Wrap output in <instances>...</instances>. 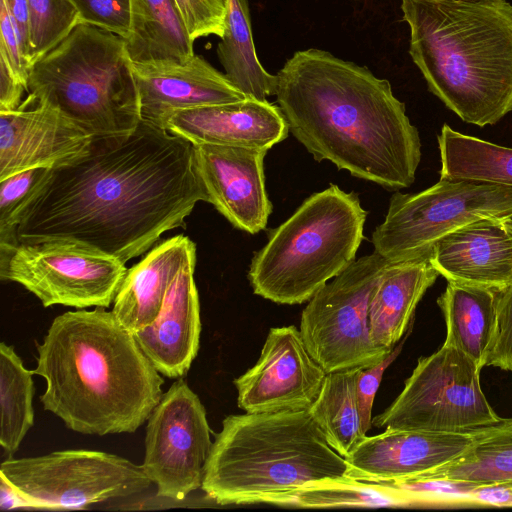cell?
Returning <instances> with one entry per match:
<instances>
[{
  "label": "cell",
  "instance_id": "cell-23",
  "mask_svg": "<svg viewBox=\"0 0 512 512\" xmlns=\"http://www.w3.org/2000/svg\"><path fill=\"white\" fill-rule=\"evenodd\" d=\"M439 276L429 255L388 263L371 294L368 323L373 343L390 353L402 339L416 306Z\"/></svg>",
  "mask_w": 512,
  "mask_h": 512
},
{
  "label": "cell",
  "instance_id": "cell-16",
  "mask_svg": "<svg viewBox=\"0 0 512 512\" xmlns=\"http://www.w3.org/2000/svg\"><path fill=\"white\" fill-rule=\"evenodd\" d=\"M267 150L193 145L194 169L207 202L235 228L256 234L266 228L272 204L265 187Z\"/></svg>",
  "mask_w": 512,
  "mask_h": 512
},
{
  "label": "cell",
  "instance_id": "cell-8",
  "mask_svg": "<svg viewBox=\"0 0 512 512\" xmlns=\"http://www.w3.org/2000/svg\"><path fill=\"white\" fill-rule=\"evenodd\" d=\"M510 217L511 187L440 179L418 193L393 194L371 242L376 253L395 263L429 255L441 238L468 224Z\"/></svg>",
  "mask_w": 512,
  "mask_h": 512
},
{
  "label": "cell",
  "instance_id": "cell-22",
  "mask_svg": "<svg viewBox=\"0 0 512 512\" xmlns=\"http://www.w3.org/2000/svg\"><path fill=\"white\" fill-rule=\"evenodd\" d=\"M196 257V246L177 235L154 245L127 272L114 299L112 312L130 332L151 324L183 266Z\"/></svg>",
  "mask_w": 512,
  "mask_h": 512
},
{
  "label": "cell",
  "instance_id": "cell-24",
  "mask_svg": "<svg viewBox=\"0 0 512 512\" xmlns=\"http://www.w3.org/2000/svg\"><path fill=\"white\" fill-rule=\"evenodd\" d=\"M437 304L446 325L444 344L462 351L483 368L497 332L495 292L448 282Z\"/></svg>",
  "mask_w": 512,
  "mask_h": 512
},
{
  "label": "cell",
  "instance_id": "cell-2",
  "mask_svg": "<svg viewBox=\"0 0 512 512\" xmlns=\"http://www.w3.org/2000/svg\"><path fill=\"white\" fill-rule=\"evenodd\" d=\"M276 78L289 132L316 161L391 191L413 184L420 136L387 79L318 48L296 51Z\"/></svg>",
  "mask_w": 512,
  "mask_h": 512
},
{
  "label": "cell",
  "instance_id": "cell-19",
  "mask_svg": "<svg viewBox=\"0 0 512 512\" xmlns=\"http://www.w3.org/2000/svg\"><path fill=\"white\" fill-rule=\"evenodd\" d=\"M429 260L447 282L500 291L512 282V229L506 219H485L441 238Z\"/></svg>",
  "mask_w": 512,
  "mask_h": 512
},
{
  "label": "cell",
  "instance_id": "cell-39",
  "mask_svg": "<svg viewBox=\"0 0 512 512\" xmlns=\"http://www.w3.org/2000/svg\"><path fill=\"white\" fill-rule=\"evenodd\" d=\"M28 89L16 77L7 61L0 56V111H12L23 102Z\"/></svg>",
  "mask_w": 512,
  "mask_h": 512
},
{
  "label": "cell",
  "instance_id": "cell-21",
  "mask_svg": "<svg viewBox=\"0 0 512 512\" xmlns=\"http://www.w3.org/2000/svg\"><path fill=\"white\" fill-rule=\"evenodd\" d=\"M195 265L196 257L183 266L156 319L133 333L155 368L171 379L186 375L199 350L201 319Z\"/></svg>",
  "mask_w": 512,
  "mask_h": 512
},
{
  "label": "cell",
  "instance_id": "cell-28",
  "mask_svg": "<svg viewBox=\"0 0 512 512\" xmlns=\"http://www.w3.org/2000/svg\"><path fill=\"white\" fill-rule=\"evenodd\" d=\"M360 368L327 373L308 409L327 443L345 459L367 436L361 421L356 381Z\"/></svg>",
  "mask_w": 512,
  "mask_h": 512
},
{
  "label": "cell",
  "instance_id": "cell-38",
  "mask_svg": "<svg viewBox=\"0 0 512 512\" xmlns=\"http://www.w3.org/2000/svg\"><path fill=\"white\" fill-rule=\"evenodd\" d=\"M0 56L12 68L16 77L28 89L31 65L26 59L22 45L4 0H0Z\"/></svg>",
  "mask_w": 512,
  "mask_h": 512
},
{
  "label": "cell",
  "instance_id": "cell-3",
  "mask_svg": "<svg viewBox=\"0 0 512 512\" xmlns=\"http://www.w3.org/2000/svg\"><path fill=\"white\" fill-rule=\"evenodd\" d=\"M43 408L87 435L133 433L151 415L164 379L132 332L103 307L65 312L37 345Z\"/></svg>",
  "mask_w": 512,
  "mask_h": 512
},
{
  "label": "cell",
  "instance_id": "cell-33",
  "mask_svg": "<svg viewBox=\"0 0 512 512\" xmlns=\"http://www.w3.org/2000/svg\"><path fill=\"white\" fill-rule=\"evenodd\" d=\"M48 168L21 171L0 181V252L20 243L17 230L22 210Z\"/></svg>",
  "mask_w": 512,
  "mask_h": 512
},
{
  "label": "cell",
  "instance_id": "cell-35",
  "mask_svg": "<svg viewBox=\"0 0 512 512\" xmlns=\"http://www.w3.org/2000/svg\"><path fill=\"white\" fill-rule=\"evenodd\" d=\"M81 24L112 32L127 41L132 34L131 0H69Z\"/></svg>",
  "mask_w": 512,
  "mask_h": 512
},
{
  "label": "cell",
  "instance_id": "cell-27",
  "mask_svg": "<svg viewBox=\"0 0 512 512\" xmlns=\"http://www.w3.org/2000/svg\"><path fill=\"white\" fill-rule=\"evenodd\" d=\"M226 30L216 53L225 75L247 97L267 100L276 93V75L261 65L255 50L247 0H228Z\"/></svg>",
  "mask_w": 512,
  "mask_h": 512
},
{
  "label": "cell",
  "instance_id": "cell-6",
  "mask_svg": "<svg viewBox=\"0 0 512 512\" xmlns=\"http://www.w3.org/2000/svg\"><path fill=\"white\" fill-rule=\"evenodd\" d=\"M366 216L357 194L337 185L309 196L254 254V294L278 304L307 302L356 260Z\"/></svg>",
  "mask_w": 512,
  "mask_h": 512
},
{
  "label": "cell",
  "instance_id": "cell-18",
  "mask_svg": "<svg viewBox=\"0 0 512 512\" xmlns=\"http://www.w3.org/2000/svg\"><path fill=\"white\" fill-rule=\"evenodd\" d=\"M467 433L385 429L366 436L346 458L347 477L372 483L406 481L462 454L471 444Z\"/></svg>",
  "mask_w": 512,
  "mask_h": 512
},
{
  "label": "cell",
  "instance_id": "cell-37",
  "mask_svg": "<svg viewBox=\"0 0 512 512\" xmlns=\"http://www.w3.org/2000/svg\"><path fill=\"white\" fill-rule=\"evenodd\" d=\"M402 346L403 342L397 344L383 360L370 367L360 368L358 372L356 381L357 399L365 433L372 427L373 403L384 372L396 359Z\"/></svg>",
  "mask_w": 512,
  "mask_h": 512
},
{
  "label": "cell",
  "instance_id": "cell-7",
  "mask_svg": "<svg viewBox=\"0 0 512 512\" xmlns=\"http://www.w3.org/2000/svg\"><path fill=\"white\" fill-rule=\"evenodd\" d=\"M28 93L92 137L130 134L142 121L125 39L92 25L79 24L33 63Z\"/></svg>",
  "mask_w": 512,
  "mask_h": 512
},
{
  "label": "cell",
  "instance_id": "cell-29",
  "mask_svg": "<svg viewBox=\"0 0 512 512\" xmlns=\"http://www.w3.org/2000/svg\"><path fill=\"white\" fill-rule=\"evenodd\" d=\"M440 179L467 180L512 188V148L462 134L447 124L437 136Z\"/></svg>",
  "mask_w": 512,
  "mask_h": 512
},
{
  "label": "cell",
  "instance_id": "cell-31",
  "mask_svg": "<svg viewBox=\"0 0 512 512\" xmlns=\"http://www.w3.org/2000/svg\"><path fill=\"white\" fill-rule=\"evenodd\" d=\"M280 506L301 508L416 507L404 491L349 477L310 482L287 495Z\"/></svg>",
  "mask_w": 512,
  "mask_h": 512
},
{
  "label": "cell",
  "instance_id": "cell-14",
  "mask_svg": "<svg viewBox=\"0 0 512 512\" xmlns=\"http://www.w3.org/2000/svg\"><path fill=\"white\" fill-rule=\"evenodd\" d=\"M326 375L296 326L271 328L255 365L234 380L238 407L247 413L308 410Z\"/></svg>",
  "mask_w": 512,
  "mask_h": 512
},
{
  "label": "cell",
  "instance_id": "cell-40",
  "mask_svg": "<svg viewBox=\"0 0 512 512\" xmlns=\"http://www.w3.org/2000/svg\"><path fill=\"white\" fill-rule=\"evenodd\" d=\"M467 505L512 507V483L476 486L469 493Z\"/></svg>",
  "mask_w": 512,
  "mask_h": 512
},
{
  "label": "cell",
  "instance_id": "cell-10",
  "mask_svg": "<svg viewBox=\"0 0 512 512\" xmlns=\"http://www.w3.org/2000/svg\"><path fill=\"white\" fill-rule=\"evenodd\" d=\"M388 263L375 251L358 258L303 309L299 330L309 353L327 373L370 367L389 354L375 346L368 323L371 294Z\"/></svg>",
  "mask_w": 512,
  "mask_h": 512
},
{
  "label": "cell",
  "instance_id": "cell-25",
  "mask_svg": "<svg viewBox=\"0 0 512 512\" xmlns=\"http://www.w3.org/2000/svg\"><path fill=\"white\" fill-rule=\"evenodd\" d=\"M132 34L126 41L132 61L187 62L194 53L175 0H131Z\"/></svg>",
  "mask_w": 512,
  "mask_h": 512
},
{
  "label": "cell",
  "instance_id": "cell-11",
  "mask_svg": "<svg viewBox=\"0 0 512 512\" xmlns=\"http://www.w3.org/2000/svg\"><path fill=\"white\" fill-rule=\"evenodd\" d=\"M0 475L35 501L39 509H82L128 498L152 483L142 464L111 453L68 449L2 462Z\"/></svg>",
  "mask_w": 512,
  "mask_h": 512
},
{
  "label": "cell",
  "instance_id": "cell-36",
  "mask_svg": "<svg viewBox=\"0 0 512 512\" xmlns=\"http://www.w3.org/2000/svg\"><path fill=\"white\" fill-rule=\"evenodd\" d=\"M190 39L215 35L226 30L228 0H175Z\"/></svg>",
  "mask_w": 512,
  "mask_h": 512
},
{
  "label": "cell",
  "instance_id": "cell-20",
  "mask_svg": "<svg viewBox=\"0 0 512 512\" xmlns=\"http://www.w3.org/2000/svg\"><path fill=\"white\" fill-rule=\"evenodd\" d=\"M165 129L193 145L215 144L269 150L288 136L280 108L268 100L196 107L174 113Z\"/></svg>",
  "mask_w": 512,
  "mask_h": 512
},
{
  "label": "cell",
  "instance_id": "cell-12",
  "mask_svg": "<svg viewBox=\"0 0 512 512\" xmlns=\"http://www.w3.org/2000/svg\"><path fill=\"white\" fill-rule=\"evenodd\" d=\"M127 272L119 259L81 242L19 243L0 252V278L22 285L44 307L108 308Z\"/></svg>",
  "mask_w": 512,
  "mask_h": 512
},
{
  "label": "cell",
  "instance_id": "cell-26",
  "mask_svg": "<svg viewBox=\"0 0 512 512\" xmlns=\"http://www.w3.org/2000/svg\"><path fill=\"white\" fill-rule=\"evenodd\" d=\"M468 448L453 460L415 478H443L477 485L512 483V418L470 431Z\"/></svg>",
  "mask_w": 512,
  "mask_h": 512
},
{
  "label": "cell",
  "instance_id": "cell-5",
  "mask_svg": "<svg viewBox=\"0 0 512 512\" xmlns=\"http://www.w3.org/2000/svg\"><path fill=\"white\" fill-rule=\"evenodd\" d=\"M348 470L308 410L245 412L223 420L201 489L220 505L280 506L304 485L347 477Z\"/></svg>",
  "mask_w": 512,
  "mask_h": 512
},
{
  "label": "cell",
  "instance_id": "cell-30",
  "mask_svg": "<svg viewBox=\"0 0 512 512\" xmlns=\"http://www.w3.org/2000/svg\"><path fill=\"white\" fill-rule=\"evenodd\" d=\"M34 371L27 369L14 347L0 344V444L12 457L34 424Z\"/></svg>",
  "mask_w": 512,
  "mask_h": 512
},
{
  "label": "cell",
  "instance_id": "cell-1",
  "mask_svg": "<svg viewBox=\"0 0 512 512\" xmlns=\"http://www.w3.org/2000/svg\"><path fill=\"white\" fill-rule=\"evenodd\" d=\"M207 196L193 144L142 120L130 134L93 137L78 158L48 169L25 204L21 243L81 242L124 264L149 251Z\"/></svg>",
  "mask_w": 512,
  "mask_h": 512
},
{
  "label": "cell",
  "instance_id": "cell-9",
  "mask_svg": "<svg viewBox=\"0 0 512 512\" xmlns=\"http://www.w3.org/2000/svg\"><path fill=\"white\" fill-rule=\"evenodd\" d=\"M482 367L462 351L443 344L420 357L403 390L372 419L384 429L467 433L502 418L485 397Z\"/></svg>",
  "mask_w": 512,
  "mask_h": 512
},
{
  "label": "cell",
  "instance_id": "cell-32",
  "mask_svg": "<svg viewBox=\"0 0 512 512\" xmlns=\"http://www.w3.org/2000/svg\"><path fill=\"white\" fill-rule=\"evenodd\" d=\"M27 1L33 65L61 43L81 22L78 11L69 0Z\"/></svg>",
  "mask_w": 512,
  "mask_h": 512
},
{
  "label": "cell",
  "instance_id": "cell-4",
  "mask_svg": "<svg viewBox=\"0 0 512 512\" xmlns=\"http://www.w3.org/2000/svg\"><path fill=\"white\" fill-rule=\"evenodd\" d=\"M409 54L428 90L466 123L512 112V4L506 0H401Z\"/></svg>",
  "mask_w": 512,
  "mask_h": 512
},
{
  "label": "cell",
  "instance_id": "cell-15",
  "mask_svg": "<svg viewBox=\"0 0 512 512\" xmlns=\"http://www.w3.org/2000/svg\"><path fill=\"white\" fill-rule=\"evenodd\" d=\"M93 137L58 108L28 93L0 111V181L33 168H57L83 155Z\"/></svg>",
  "mask_w": 512,
  "mask_h": 512
},
{
  "label": "cell",
  "instance_id": "cell-41",
  "mask_svg": "<svg viewBox=\"0 0 512 512\" xmlns=\"http://www.w3.org/2000/svg\"><path fill=\"white\" fill-rule=\"evenodd\" d=\"M11 19L17 30L23 53L32 66L31 61V35H30V13L27 0H4Z\"/></svg>",
  "mask_w": 512,
  "mask_h": 512
},
{
  "label": "cell",
  "instance_id": "cell-34",
  "mask_svg": "<svg viewBox=\"0 0 512 512\" xmlns=\"http://www.w3.org/2000/svg\"><path fill=\"white\" fill-rule=\"evenodd\" d=\"M382 484H388L406 492L413 499L416 507L466 506L470 491L479 486L443 478L413 479Z\"/></svg>",
  "mask_w": 512,
  "mask_h": 512
},
{
  "label": "cell",
  "instance_id": "cell-17",
  "mask_svg": "<svg viewBox=\"0 0 512 512\" xmlns=\"http://www.w3.org/2000/svg\"><path fill=\"white\" fill-rule=\"evenodd\" d=\"M139 92L141 118L165 129L176 112L235 103L247 96L203 57L187 62L132 61Z\"/></svg>",
  "mask_w": 512,
  "mask_h": 512
},
{
  "label": "cell",
  "instance_id": "cell-13",
  "mask_svg": "<svg viewBox=\"0 0 512 512\" xmlns=\"http://www.w3.org/2000/svg\"><path fill=\"white\" fill-rule=\"evenodd\" d=\"M212 445L206 409L179 378L147 419L142 466L157 495L181 501L201 488Z\"/></svg>",
  "mask_w": 512,
  "mask_h": 512
},
{
  "label": "cell",
  "instance_id": "cell-42",
  "mask_svg": "<svg viewBox=\"0 0 512 512\" xmlns=\"http://www.w3.org/2000/svg\"><path fill=\"white\" fill-rule=\"evenodd\" d=\"M0 508L10 510L16 508L39 509L38 504L18 490L3 475H0Z\"/></svg>",
  "mask_w": 512,
  "mask_h": 512
}]
</instances>
